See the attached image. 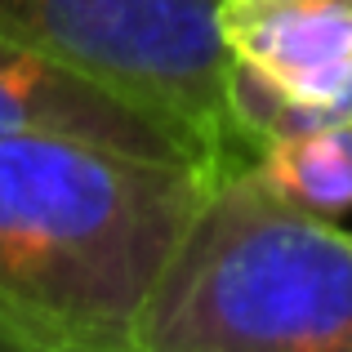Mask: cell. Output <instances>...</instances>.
<instances>
[{
  "instance_id": "obj_7",
  "label": "cell",
  "mask_w": 352,
  "mask_h": 352,
  "mask_svg": "<svg viewBox=\"0 0 352 352\" xmlns=\"http://www.w3.org/2000/svg\"><path fill=\"white\" fill-rule=\"evenodd\" d=\"M0 352H23V348H18V339H14V335H9V330H5V326H0Z\"/></svg>"
},
{
  "instance_id": "obj_2",
  "label": "cell",
  "mask_w": 352,
  "mask_h": 352,
  "mask_svg": "<svg viewBox=\"0 0 352 352\" xmlns=\"http://www.w3.org/2000/svg\"><path fill=\"white\" fill-rule=\"evenodd\" d=\"M134 352H352V232L250 165L219 174L138 312Z\"/></svg>"
},
{
  "instance_id": "obj_1",
  "label": "cell",
  "mask_w": 352,
  "mask_h": 352,
  "mask_svg": "<svg viewBox=\"0 0 352 352\" xmlns=\"http://www.w3.org/2000/svg\"><path fill=\"white\" fill-rule=\"evenodd\" d=\"M214 174L63 134H0V326L23 352H134Z\"/></svg>"
},
{
  "instance_id": "obj_4",
  "label": "cell",
  "mask_w": 352,
  "mask_h": 352,
  "mask_svg": "<svg viewBox=\"0 0 352 352\" xmlns=\"http://www.w3.org/2000/svg\"><path fill=\"white\" fill-rule=\"evenodd\" d=\"M0 134H63L161 165H192L219 179V161L179 120L63 67L58 58L0 36Z\"/></svg>"
},
{
  "instance_id": "obj_3",
  "label": "cell",
  "mask_w": 352,
  "mask_h": 352,
  "mask_svg": "<svg viewBox=\"0 0 352 352\" xmlns=\"http://www.w3.org/2000/svg\"><path fill=\"white\" fill-rule=\"evenodd\" d=\"M0 36L179 120L219 174L254 161L232 120L236 58L219 32V0H0Z\"/></svg>"
},
{
  "instance_id": "obj_6",
  "label": "cell",
  "mask_w": 352,
  "mask_h": 352,
  "mask_svg": "<svg viewBox=\"0 0 352 352\" xmlns=\"http://www.w3.org/2000/svg\"><path fill=\"white\" fill-rule=\"evenodd\" d=\"M250 170L290 206L317 219H344L352 210V125L267 138Z\"/></svg>"
},
{
  "instance_id": "obj_5",
  "label": "cell",
  "mask_w": 352,
  "mask_h": 352,
  "mask_svg": "<svg viewBox=\"0 0 352 352\" xmlns=\"http://www.w3.org/2000/svg\"><path fill=\"white\" fill-rule=\"evenodd\" d=\"M219 32L299 107L326 103L352 72V0H219Z\"/></svg>"
}]
</instances>
